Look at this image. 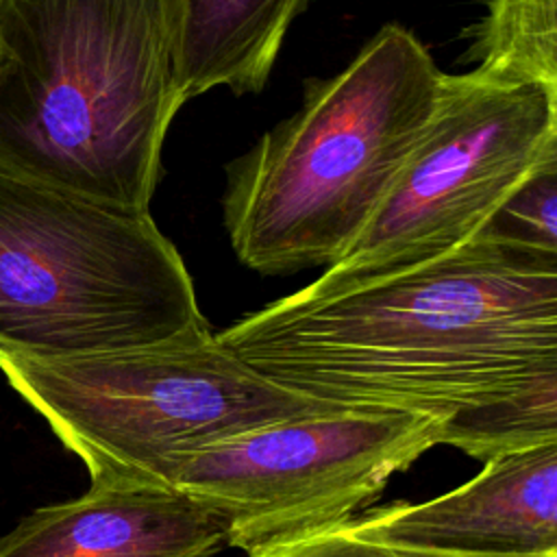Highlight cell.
Instances as JSON below:
<instances>
[{"instance_id": "8fae6325", "label": "cell", "mask_w": 557, "mask_h": 557, "mask_svg": "<svg viewBox=\"0 0 557 557\" xmlns=\"http://www.w3.org/2000/svg\"><path fill=\"white\" fill-rule=\"evenodd\" d=\"M470 30L474 70L557 85V0H487Z\"/></svg>"}, {"instance_id": "52a82bcc", "label": "cell", "mask_w": 557, "mask_h": 557, "mask_svg": "<svg viewBox=\"0 0 557 557\" xmlns=\"http://www.w3.org/2000/svg\"><path fill=\"white\" fill-rule=\"evenodd\" d=\"M440 433L442 420L407 411L289 418L198 450L174 487L224 522L226 546L250 555L352 518Z\"/></svg>"}, {"instance_id": "8992f818", "label": "cell", "mask_w": 557, "mask_h": 557, "mask_svg": "<svg viewBox=\"0 0 557 557\" xmlns=\"http://www.w3.org/2000/svg\"><path fill=\"white\" fill-rule=\"evenodd\" d=\"M557 161V85L481 70L444 74L440 104L385 202L320 278L335 289L444 257Z\"/></svg>"}, {"instance_id": "9c48e42d", "label": "cell", "mask_w": 557, "mask_h": 557, "mask_svg": "<svg viewBox=\"0 0 557 557\" xmlns=\"http://www.w3.org/2000/svg\"><path fill=\"white\" fill-rule=\"evenodd\" d=\"M224 522L174 485L91 481L0 537V557H213Z\"/></svg>"}, {"instance_id": "5bb4252c", "label": "cell", "mask_w": 557, "mask_h": 557, "mask_svg": "<svg viewBox=\"0 0 557 557\" xmlns=\"http://www.w3.org/2000/svg\"><path fill=\"white\" fill-rule=\"evenodd\" d=\"M248 557H557V555H474L440 548L403 546L363 533L352 520L318 529L302 537L274 544Z\"/></svg>"}, {"instance_id": "30bf717a", "label": "cell", "mask_w": 557, "mask_h": 557, "mask_svg": "<svg viewBox=\"0 0 557 557\" xmlns=\"http://www.w3.org/2000/svg\"><path fill=\"white\" fill-rule=\"evenodd\" d=\"M313 0H181V94L215 87L257 94L265 87L285 35Z\"/></svg>"}, {"instance_id": "ba28073f", "label": "cell", "mask_w": 557, "mask_h": 557, "mask_svg": "<svg viewBox=\"0 0 557 557\" xmlns=\"http://www.w3.org/2000/svg\"><path fill=\"white\" fill-rule=\"evenodd\" d=\"M379 540L474 555H557V442L498 455L461 487L350 518Z\"/></svg>"}, {"instance_id": "3957f363", "label": "cell", "mask_w": 557, "mask_h": 557, "mask_svg": "<svg viewBox=\"0 0 557 557\" xmlns=\"http://www.w3.org/2000/svg\"><path fill=\"white\" fill-rule=\"evenodd\" d=\"M444 72L385 24L302 104L226 165L224 228L261 274L333 265L376 215L440 104Z\"/></svg>"}, {"instance_id": "4fadbf2b", "label": "cell", "mask_w": 557, "mask_h": 557, "mask_svg": "<svg viewBox=\"0 0 557 557\" xmlns=\"http://www.w3.org/2000/svg\"><path fill=\"white\" fill-rule=\"evenodd\" d=\"M557 161L537 170L494 213L481 233L557 250Z\"/></svg>"}, {"instance_id": "5b68a950", "label": "cell", "mask_w": 557, "mask_h": 557, "mask_svg": "<svg viewBox=\"0 0 557 557\" xmlns=\"http://www.w3.org/2000/svg\"><path fill=\"white\" fill-rule=\"evenodd\" d=\"M209 326L189 270L150 213L0 172V348L70 357Z\"/></svg>"}, {"instance_id": "7c38bea8", "label": "cell", "mask_w": 557, "mask_h": 557, "mask_svg": "<svg viewBox=\"0 0 557 557\" xmlns=\"http://www.w3.org/2000/svg\"><path fill=\"white\" fill-rule=\"evenodd\" d=\"M548 442H557V383L461 411L442 422L440 433V444L455 446L481 461Z\"/></svg>"}, {"instance_id": "7a4b0ae2", "label": "cell", "mask_w": 557, "mask_h": 557, "mask_svg": "<svg viewBox=\"0 0 557 557\" xmlns=\"http://www.w3.org/2000/svg\"><path fill=\"white\" fill-rule=\"evenodd\" d=\"M181 0H0V172L150 213Z\"/></svg>"}, {"instance_id": "277c9868", "label": "cell", "mask_w": 557, "mask_h": 557, "mask_svg": "<svg viewBox=\"0 0 557 557\" xmlns=\"http://www.w3.org/2000/svg\"><path fill=\"white\" fill-rule=\"evenodd\" d=\"M0 372L91 481L174 485L185 461L215 442L344 409L261 376L209 326L150 346L70 357L0 348Z\"/></svg>"}, {"instance_id": "6da1fadb", "label": "cell", "mask_w": 557, "mask_h": 557, "mask_svg": "<svg viewBox=\"0 0 557 557\" xmlns=\"http://www.w3.org/2000/svg\"><path fill=\"white\" fill-rule=\"evenodd\" d=\"M215 337L311 400L446 422L557 383V250L479 233L396 274L307 285Z\"/></svg>"}]
</instances>
